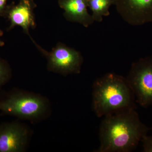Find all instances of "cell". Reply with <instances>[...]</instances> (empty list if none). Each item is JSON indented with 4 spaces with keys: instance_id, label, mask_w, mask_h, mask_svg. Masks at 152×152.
<instances>
[{
    "instance_id": "1",
    "label": "cell",
    "mask_w": 152,
    "mask_h": 152,
    "mask_svg": "<svg viewBox=\"0 0 152 152\" xmlns=\"http://www.w3.org/2000/svg\"><path fill=\"white\" fill-rule=\"evenodd\" d=\"M150 129L142 123L136 109L104 117L100 126L97 152H129L135 149Z\"/></svg>"
},
{
    "instance_id": "2",
    "label": "cell",
    "mask_w": 152,
    "mask_h": 152,
    "mask_svg": "<svg viewBox=\"0 0 152 152\" xmlns=\"http://www.w3.org/2000/svg\"><path fill=\"white\" fill-rule=\"evenodd\" d=\"M135 96L126 78L108 73L93 86L92 107L99 118L128 109L136 108Z\"/></svg>"
},
{
    "instance_id": "3",
    "label": "cell",
    "mask_w": 152,
    "mask_h": 152,
    "mask_svg": "<svg viewBox=\"0 0 152 152\" xmlns=\"http://www.w3.org/2000/svg\"><path fill=\"white\" fill-rule=\"evenodd\" d=\"M0 111L34 122L47 118L50 113V105L48 100L43 96L16 91L0 98Z\"/></svg>"
},
{
    "instance_id": "4",
    "label": "cell",
    "mask_w": 152,
    "mask_h": 152,
    "mask_svg": "<svg viewBox=\"0 0 152 152\" xmlns=\"http://www.w3.org/2000/svg\"><path fill=\"white\" fill-rule=\"evenodd\" d=\"M126 78L136 102L145 107L152 106V57L141 58L133 63Z\"/></svg>"
},
{
    "instance_id": "5",
    "label": "cell",
    "mask_w": 152,
    "mask_h": 152,
    "mask_svg": "<svg viewBox=\"0 0 152 152\" xmlns=\"http://www.w3.org/2000/svg\"><path fill=\"white\" fill-rule=\"evenodd\" d=\"M37 47L46 58L48 68L51 72L64 76L80 73L83 58L80 52L62 43L50 52Z\"/></svg>"
},
{
    "instance_id": "6",
    "label": "cell",
    "mask_w": 152,
    "mask_h": 152,
    "mask_svg": "<svg viewBox=\"0 0 152 152\" xmlns=\"http://www.w3.org/2000/svg\"><path fill=\"white\" fill-rule=\"evenodd\" d=\"M29 129L17 122L0 126V152H23L31 137Z\"/></svg>"
},
{
    "instance_id": "7",
    "label": "cell",
    "mask_w": 152,
    "mask_h": 152,
    "mask_svg": "<svg viewBox=\"0 0 152 152\" xmlns=\"http://www.w3.org/2000/svg\"><path fill=\"white\" fill-rule=\"evenodd\" d=\"M114 5L129 24L138 26L152 22V0H114Z\"/></svg>"
},
{
    "instance_id": "8",
    "label": "cell",
    "mask_w": 152,
    "mask_h": 152,
    "mask_svg": "<svg viewBox=\"0 0 152 152\" xmlns=\"http://www.w3.org/2000/svg\"><path fill=\"white\" fill-rule=\"evenodd\" d=\"M36 7L34 0H19L17 4L8 6L6 15L10 23L9 28L20 26L29 35L30 28L35 26L34 11Z\"/></svg>"
},
{
    "instance_id": "9",
    "label": "cell",
    "mask_w": 152,
    "mask_h": 152,
    "mask_svg": "<svg viewBox=\"0 0 152 152\" xmlns=\"http://www.w3.org/2000/svg\"><path fill=\"white\" fill-rule=\"evenodd\" d=\"M58 4L64 11V16L69 21L79 23L86 28L94 22L88 12V0H58Z\"/></svg>"
},
{
    "instance_id": "10",
    "label": "cell",
    "mask_w": 152,
    "mask_h": 152,
    "mask_svg": "<svg viewBox=\"0 0 152 152\" xmlns=\"http://www.w3.org/2000/svg\"><path fill=\"white\" fill-rule=\"evenodd\" d=\"M114 5V0H88V7L92 12L95 22H102L103 17L110 15V7Z\"/></svg>"
},
{
    "instance_id": "11",
    "label": "cell",
    "mask_w": 152,
    "mask_h": 152,
    "mask_svg": "<svg viewBox=\"0 0 152 152\" xmlns=\"http://www.w3.org/2000/svg\"><path fill=\"white\" fill-rule=\"evenodd\" d=\"M11 75V70L8 64L0 58V87L8 81Z\"/></svg>"
},
{
    "instance_id": "12",
    "label": "cell",
    "mask_w": 152,
    "mask_h": 152,
    "mask_svg": "<svg viewBox=\"0 0 152 152\" xmlns=\"http://www.w3.org/2000/svg\"><path fill=\"white\" fill-rule=\"evenodd\" d=\"M143 152H152V136L146 135L142 139Z\"/></svg>"
},
{
    "instance_id": "13",
    "label": "cell",
    "mask_w": 152,
    "mask_h": 152,
    "mask_svg": "<svg viewBox=\"0 0 152 152\" xmlns=\"http://www.w3.org/2000/svg\"><path fill=\"white\" fill-rule=\"evenodd\" d=\"M8 0H0V16L6 15L8 6L7 2Z\"/></svg>"
},
{
    "instance_id": "14",
    "label": "cell",
    "mask_w": 152,
    "mask_h": 152,
    "mask_svg": "<svg viewBox=\"0 0 152 152\" xmlns=\"http://www.w3.org/2000/svg\"><path fill=\"white\" fill-rule=\"evenodd\" d=\"M4 42L3 41L0 40V47L3 46L4 45Z\"/></svg>"
},
{
    "instance_id": "15",
    "label": "cell",
    "mask_w": 152,
    "mask_h": 152,
    "mask_svg": "<svg viewBox=\"0 0 152 152\" xmlns=\"http://www.w3.org/2000/svg\"><path fill=\"white\" fill-rule=\"evenodd\" d=\"M3 32L1 30H0V37L3 35Z\"/></svg>"
}]
</instances>
